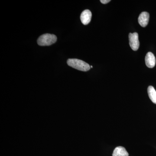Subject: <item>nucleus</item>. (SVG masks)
Returning a JSON list of instances; mask_svg holds the SVG:
<instances>
[{
	"mask_svg": "<svg viewBox=\"0 0 156 156\" xmlns=\"http://www.w3.org/2000/svg\"><path fill=\"white\" fill-rule=\"evenodd\" d=\"M92 14L91 11L89 10H86L82 12L81 14V22L84 25H87L91 21Z\"/></svg>",
	"mask_w": 156,
	"mask_h": 156,
	"instance_id": "nucleus-4",
	"label": "nucleus"
},
{
	"mask_svg": "<svg viewBox=\"0 0 156 156\" xmlns=\"http://www.w3.org/2000/svg\"><path fill=\"white\" fill-rule=\"evenodd\" d=\"M129 45L131 49L134 51L137 50L140 46L138 34L137 33L129 34Z\"/></svg>",
	"mask_w": 156,
	"mask_h": 156,
	"instance_id": "nucleus-3",
	"label": "nucleus"
},
{
	"mask_svg": "<svg viewBox=\"0 0 156 156\" xmlns=\"http://www.w3.org/2000/svg\"><path fill=\"white\" fill-rule=\"evenodd\" d=\"M57 37L52 34H44L39 37L37 40L38 44L41 46H50L56 43Z\"/></svg>",
	"mask_w": 156,
	"mask_h": 156,
	"instance_id": "nucleus-2",
	"label": "nucleus"
},
{
	"mask_svg": "<svg viewBox=\"0 0 156 156\" xmlns=\"http://www.w3.org/2000/svg\"><path fill=\"white\" fill-rule=\"evenodd\" d=\"M128 152L125 147H118L115 149L113 153L112 156H128Z\"/></svg>",
	"mask_w": 156,
	"mask_h": 156,
	"instance_id": "nucleus-7",
	"label": "nucleus"
},
{
	"mask_svg": "<svg viewBox=\"0 0 156 156\" xmlns=\"http://www.w3.org/2000/svg\"><path fill=\"white\" fill-rule=\"evenodd\" d=\"M145 61L147 66L150 68H152L155 66V57L151 52L147 53L145 56Z\"/></svg>",
	"mask_w": 156,
	"mask_h": 156,
	"instance_id": "nucleus-6",
	"label": "nucleus"
},
{
	"mask_svg": "<svg viewBox=\"0 0 156 156\" xmlns=\"http://www.w3.org/2000/svg\"><path fill=\"white\" fill-rule=\"evenodd\" d=\"M68 65L75 69L87 72L90 70V65L83 60L77 58H69L67 61Z\"/></svg>",
	"mask_w": 156,
	"mask_h": 156,
	"instance_id": "nucleus-1",
	"label": "nucleus"
},
{
	"mask_svg": "<svg viewBox=\"0 0 156 156\" xmlns=\"http://www.w3.org/2000/svg\"><path fill=\"white\" fill-rule=\"evenodd\" d=\"M148 94L151 101L156 104V91L152 86H149L147 89Z\"/></svg>",
	"mask_w": 156,
	"mask_h": 156,
	"instance_id": "nucleus-8",
	"label": "nucleus"
},
{
	"mask_svg": "<svg viewBox=\"0 0 156 156\" xmlns=\"http://www.w3.org/2000/svg\"><path fill=\"white\" fill-rule=\"evenodd\" d=\"M111 2L110 0H101L100 1L103 4H107V3L109 2Z\"/></svg>",
	"mask_w": 156,
	"mask_h": 156,
	"instance_id": "nucleus-9",
	"label": "nucleus"
},
{
	"mask_svg": "<svg viewBox=\"0 0 156 156\" xmlns=\"http://www.w3.org/2000/svg\"><path fill=\"white\" fill-rule=\"evenodd\" d=\"M149 17V14L148 12H142L138 17V21L140 25L142 27H146L148 23Z\"/></svg>",
	"mask_w": 156,
	"mask_h": 156,
	"instance_id": "nucleus-5",
	"label": "nucleus"
},
{
	"mask_svg": "<svg viewBox=\"0 0 156 156\" xmlns=\"http://www.w3.org/2000/svg\"><path fill=\"white\" fill-rule=\"evenodd\" d=\"M90 67L92 68H93V66H90Z\"/></svg>",
	"mask_w": 156,
	"mask_h": 156,
	"instance_id": "nucleus-10",
	"label": "nucleus"
}]
</instances>
